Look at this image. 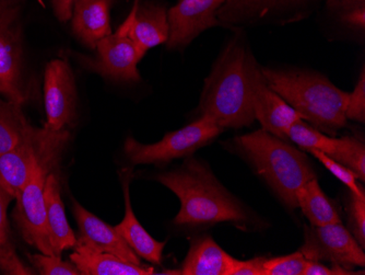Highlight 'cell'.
<instances>
[{"mask_svg": "<svg viewBox=\"0 0 365 275\" xmlns=\"http://www.w3.org/2000/svg\"><path fill=\"white\" fill-rule=\"evenodd\" d=\"M0 94L21 106L30 99L21 16L14 0H0Z\"/></svg>", "mask_w": 365, "mask_h": 275, "instance_id": "7", "label": "cell"}, {"mask_svg": "<svg viewBox=\"0 0 365 275\" xmlns=\"http://www.w3.org/2000/svg\"><path fill=\"white\" fill-rule=\"evenodd\" d=\"M262 73L268 86L321 132L336 135L346 126L349 92L336 87L327 78L301 71L262 69Z\"/></svg>", "mask_w": 365, "mask_h": 275, "instance_id": "3", "label": "cell"}, {"mask_svg": "<svg viewBox=\"0 0 365 275\" xmlns=\"http://www.w3.org/2000/svg\"><path fill=\"white\" fill-rule=\"evenodd\" d=\"M344 21L354 28H365V8L364 4L362 6H356L349 11H346L344 16Z\"/></svg>", "mask_w": 365, "mask_h": 275, "instance_id": "36", "label": "cell"}, {"mask_svg": "<svg viewBox=\"0 0 365 275\" xmlns=\"http://www.w3.org/2000/svg\"><path fill=\"white\" fill-rule=\"evenodd\" d=\"M346 120L365 122V71L362 69L360 79L354 91L349 94L346 108Z\"/></svg>", "mask_w": 365, "mask_h": 275, "instance_id": "30", "label": "cell"}, {"mask_svg": "<svg viewBox=\"0 0 365 275\" xmlns=\"http://www.w3.org/2000/svg\"><path fill=\"white\" fill-rule=\"evenodd\" d=\"M250 90L255 120L262 124V129L286 141L291 125L303 120L302 116L268 86L255 59L250 67Z\"/></svg>", "mask_w": 365, "mask_h": 275, "instance_id": "12", "label": "cell"}, {"mask_svg": "<svg viewBox=\"0 0 365 275\" xmlns=\"http://www.w3.org/2000/svg\"><path fill=\"white\" fill-rule=\"evenodd\" d=\"M235 259L225 251L210 236L190 240L187 256L182 264L180 274L230 275Z\"/></svg>", "mask_w": 365, "mask_h": 275, "instance_id": "17", "label": "cell"}, {"mask_svg": "<svg viewBox=\"0 0 365 275\" xmlns=\"http://www.w3.org/2000/svg\"><path fill=\"white\" fill-rule=\"evenodd\" d=\"M311 154L319 160V163L323 164L324 167L327 168L338 180L346 184L349 191L356 193L358 196H365L364 189L356 184L358 178L351 170L344 167L341 164L337 163L333 158H330L329 156L322 153V151H311Z\"/></svg>", "mask_w": 365, "mask_h": 275, "instance_id": "29", "label": "cell"}, {"mask_svg": "<svg viewBox=\"0 0 365 275\" xmlns=\"http://www.w3.org/2000/svg\"><path fill=\"white\" fill-rule=\"evenodd\" d=\"M30 260L42 275H81L73 262L63 261L58 254H32Z\"/></svg>", "mask_w": 365, "mask_h": 275, "instance_id": "28", "label": "cell"}, {"mask_svg": "<svg viewBox=\"0 0 365 275\" xmlns=\"http://www.w3.org/2000/svg\"><path fill=\"white\" fill-rule=\"evenodd\" d=\"M44 199L51 247L54 254L61 256L65 250L75 247L77 238L67 221L65 207L61 200V184L55 171L51 172L47 176Z\"/></svg>", "mask_w": 365, "mask_h": 275, "instance_id": "18", "label": "cell"}, {"mask_svg": "<svg viewBox=\"0 0 365 275\" xmlns=\"http://www.w3.org/2000/svg\"><path fill=\"white\" fill-rule=\"evenodd\" d=\"M307 259L302 252L297 251L288 256L266 259L264 262V275H303Z\"/></svg>", "mask_w": 365, "mask_h": 275, "instance_id": "27", "label": "cell"}, {"mask_svg": "<svg viewBox=\"0 0 365 275\" xmlns=\"http://www.w3.org/2000/svg\"><path fill=\"white\" fill-rule=\"evenodd\" d=\"M76 0H51L55 16L61 22H67L73 17Z\"/></svg>", "mask_w": 365, "mask_h": 275, "instance_id": "35", "label": "cell"}, {"mask_svg": "<svg viewBox=\"0 0 365 275\" xmlns=\"http://www.w3.org/2000/svg\"><path fill=\"white\" fill-rule=\"evenodd\" d=\"M264 256H257L247 261H240L235 259V264L230 271V275H264Z\"/></svg>", "mask_w": 365, "mask_h": 275, "instance_id": "32", "label": "cell"}, {"mask_svg": "<svg viewBox=\"0 0 365 275\" xmlns=\"http://www.w3.org/2000/svg\"><path fill=\"white\" fill-rule=\"evenodd\" d=\"M73 209L79 229L77 245L85 246L94 251L114 254L128 264L145 266L115 227L92 214L77 201H73Z\"/></svg>", "mask_w": 365, "mask_h": 275, "instance_id": "14", "label": "cell"}, {"mask_svg": "<svg viewBox=\"0 0 365 275\" xmlns=\"http://www.w3.org/2000/svg\"><path fill=\"white\" fill-rule=\"evenodd\" d=\"M233 143L282 203L297 209V190L317 178L307 154L262 129L241 135Z\"/></svg>", "mask_w": 365, "mask_h": 275, "instance_id": "4", "label": "cell"}, {"mask_svg": "<svg viewBox=\"0 0 365 275\" xmlns=\"http://www.w3.org/2000/svg\"><path fill=\"white\" fill-rule=\"evenodd\" d=\"M130 17H127L115 34L96 43V56L83 61L86 67L108 79L126 83L140 81L138 65L143 59L134 41L129 36Z\"/></svg>", "mask_w": 365, "mask_h": 275, "instance_id": "10", "label": "cell"}, {"mask_svg": "<svg viewBox=\"0 0 365 275\" xmlns=\"http://www.w3.org/2000/svg\"><path fill=\"white\" fill-rule=\"evenodd\" d=\"M155 179L180 199L175 225L197 227L231 223L242 231H248L258 221L218 181L206 164L192 156L186 157L180 167L157 174Z\"/></svg>", "mask_w": 365, "mask_h": 275, "instance_id": "1", "label": "cell"}, {"mask_svg": "<svg viewBox=\"0 0 365 275\" xmlns=\"http://www.w3.org/2000/svg\"><path fill=\"white\" fill-rule=\"evenodd\" d=\"M297 207L301 209L309 225L326 226L341 223L339 213L326 196L317 178L303 184L297 192Z\"/></svg>", "mask_w": 365, "mask_h": 275, "instance_id": "21", "label": "cell"}, {"mask_svg": "<svg viewBox=\"0 0 365 275\" xmlns=\"http://www.w3.org/2000/svg\"><path fill=\"white\" fill-rule=\"evenodd\" d=\"M71 254V261L81 275H151L155 270L148 266L128 264L108 252H98L85 246L77 245Z\"/></svg>", "mask_w": 365, "mask_h": 275, "instance_id": "20", "label": "cell"}, {"mask_svg": "<svg viewBox=\"0 0 365 275\" xmlns=\"http://www.w3.org/2000/svg\"><path fill=\"white\" fill-rule=\"evenodd\" d=\"M348 274H361V273L354 272L348 269L342 268L340 266H334L333 268H328L325 264L319 261H309L307 260L303 275H348Z\"/></svg>", "mask_w": 365, "mask_h": 275, "instance_id": "33", "label": "cell"}, {"mask_svg": "<svg viewBox=\"0 0 365 275\" xmlns=\"http://www.w3.org/2000/svg\"><path fill=\"white\" fill-rule=\"evenodd\" d=\"M222 132V127L215 121L202 116L187 126L167 133L158 143L145 145L128 137L124 144V153L133 165H165L172 160L192 156Z\"/></svg>", "mask_w": 365, "mask_h": 275, "instance_id": "6", "label": "cell"}, {"mask_svg": "<svg viewBox=\"0 0 365 275\" xmlns=\"http://www.w3.org/2000/svg\"><path fill=\"white\" fill-rule=\"evenodd\" d=\"M112 4L113 0H76L71 17L73 34L92 50L98 41L112 34Z\"/></svg>", "mask_w": 365, "mask_h": 275, "instance_id": "16", "label": "cell"}, {"mask_svg": "<svg viewBox=\"0 0 365 275\" xmlns=\"http://www.w3.org/2000/svg\"><path fill=\"white\" fill-rule=\"evenodd\" d=\"M0 270L5 274L10 275L34 274V271L31 270L20 261V259L16 256L12 246L9 245V242L0 249Z\"/></svg>", "mask_w": 365, "mask_h": 275, "instance_id": "31", "label": "cell"}, {"mask_svg": "<svg viewBox=\"0 0 365 275\" xmlns=\"http://www.w3.org/2000/svg\"><path fill=\"white\" fill-rule=\"evenodd\" d=\"M129 182H130V174L127 176L126 179L123 182L125 216L118 226H115V229L139 258L145 259V261L150 264H160L162 261V252L164 247L167 246V241H158L155 238L151 237L135 216L133 206H131L130 194H129Z\"/></svg>", "mask_w": 365, "mask_h": 275, "instance_id": "19", "label": "cell"}, {"mask_svg": "<svg viewBox=\"0 0 365 275\" xmlns=\"http://www.w3.org/2000/svg\"><path fill=\"white\" fill-rule=\"evenodd\" d=\"M61 156L48 158L38 164L19 196H16V221L26 242L42 254H54L47 229L44 188L47 176L54 171Z\"/></svg>", "mask_w": 365, "mask_h": 275, "instance_id": "8", "label": "cell"}, {"mask_svg": "<svg viewBox=\"0 0 365 275\" xmlns=\"http://www.w3.org/2000/svg\"><path fill=\"white\" fill-rule=\"evenodd\" d=\"M31 129L21 104L0 98V156L14 149Z\"/></svg>", "mask_w": 365, "mask_h": 275, "instance_id": "22", "label": "cell"}, {"mask_svg": "<svg viewBox=\"0 0 365 275\" xmlns=\"http://www.w3.org/2000/svg\"><path fill=\"white\" fill-rule=\"evenodd\" d=\"M287 139L297 144L303 151H317L329 156L333 153L336 146V137L328 136L322 133L317 127L309 124L304 120L295 121L288 132Z\"/></svg>", "mask_w": 365, "mask_h": 275, "instance_id": "23", "label": "cell"}, {"mask_svg": "<svg viewBox=\"0 0 365 275\" xmlns=\"http://www.w3.org/2000/svg\"><path fill=\"white\" fill-rule=\"evenodd\" d=\"M281 0H227L219 9V22L237 24L247 18L262 16L270 7Z\"/></svg>", "mask_w": 365, "mask_h": 275, "instance_id": "25", "label": "cell"}, {"mask_svg": "<svg viewBox=\"0 0 365 275\" xmlns=\"http://www.w3.org/2000/svg\"><path fill=\"white\" fill-rule=\"evenodd\" d=\"M12 200L14 198L0 186V249L8 242L7 209Z\"/></svg>", "mask_w": 365, "mask_h": 275, "instance_id": "34", "label": "cell"}, {"mask_svg": "<svg viewBox=\"0 0 365 275\" xmlns=\"http://www.w3.org/2000/svg\"><path fill=\"white\" fill-rule=\"evenodd\" d=\"M329 157L351 170L358 180L364 182L365 145L361 139L354 136L336 139L335 149Z\"/></svg>", "mask_w": 365, "mask_h": 275, "instance_id": "24", "label": "cell"}, {"mask_svg": "<svg viewBox=\"0 0 365 275\" xmlns=\"http://www.w3.org/2000/svg\"><path fill=\"white\" fill-rule=\"evenodd\" d=\"M346 215L348 226L359 245L365 248V196H358L356 193L349 192V198L346 202Z\"/></svg>", "mask_w": 365, "mask_h": 275, "instance_id": "26", "label": "cell"}, {"mask_svg": "<svg viewBox=\"0 0 365 275\" xmlns=\"http://www.w3.org/2000/svg\"><path fill=\"white\" fill-rule=\"evenodd\" d=\"M44 102L47 126L61 131L73 126L77 119V89L67 61L53 59L44 74Z\"/></svg>", "mask_w": 365, "mask_h": 275, "instance_id": "11", "label": "cell"}, {"mask_svg": "<svg viewBox=\"0 0 365 275\" xmlns=\"http://www.w3.org/2000/svg\"><path fill=\"white\" fill-rule=\"evenodd\" d=\"M69 139L66 129L54 131L46 124L42 129L32 126L14 149L0 156V186L16 199L34 168L48 158L61 156Z\"/></svg>", "mask_w": 365, "mask_h": 275, "instance_id": "5", "label": "cell"}, {"mask_svg": "<svg viewBox=\"0 0 365 275\" xmlns=\"http://www.w3.org/2000/svg\"><path fill=\"white\" fill-rule=\"evenodd\" d=\"M300 251L309 261L330 262L348 270L365 266L364 249L342 223L305 226Z\"/></svg>", "mask_w": 365, "mask_h": 275, "instance_id": "9", "label": "cell"}, {"mask_svg": "<svg viewBox=\"0 0 365 275\" xmlns=\"http://www.w3.org/2000/svg\"><path fill=\"white\" fill-rule=\"evenodd\" d=\"M129 36L134 41L141 56L148 50L157 45L167 43L170 26L165 8L157 5H145L140 7L139 0H135L131 9Z\"/></svg>", "mask_w": 365, "mask_h": 275, "instance_id": "15", "label": "cell"}, {"mask_svg": "<svg viewBox=\"0 0 365 275\" xmlns=\"http://www.w3.org/2000/svg\"><path fill=\"white\" fill-rule=\"evenodd\" d=\"M253 55L237 40L227 45L205 81L199 110L225 129L250 126L255 121L250 90Z\"/></svg>", "mask_w": 365, "mask_h": 275, "instance_id": "2", "label": "cell"}, {"mask_svg": "<svg viewBox=\"0 0 365 275\" xmlns=\"http://www.w3.org/2000/svg\"><path fill=\"white\" fill-rule=\"evenodd\" d=\"M227 0H178L168 11V49L185 47L207 29L219 26V9Z\"/></svg>", "mask_w": 365, "mask_h": 275, "instance_id": "13", "label": "cell"}]
</instances>
